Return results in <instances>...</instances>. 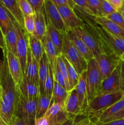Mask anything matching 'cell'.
Wrapping results in <instances>:
<instances>
[{
	"label": "cell",
	"instance_id": "3",
	"mask_svg": "<svg viewBox=\"0 0 124 125\" xmlns=\"http://www.w3.org/2000/svg\"><path fill=\"white\" fill-rule=\"evenodd\" d=\"M124 96V94L122 92L97 95L88 104L83 116L88 117L95 122L105 111L119 101Z\"/></svg>",
	"mask_w": 124,
	"mask_h": 125
},
{
	"label": "cell",
	"instance_id": "36",
	"mask_svg": "<svg viewBox=\"0 0 124 125\" xmlns=\"http://www.w3.org/2000/svg\"><path fill=\"white\" fill-rule=\"evenodd\" d=\"M17 1L24 17L35 15L28 0H17Z\"/></svg>",
	"mask_w": 124,
	"mask_h": 125
},
{
	"label": "cell",
	"instance_id": "23",
	"mask_svg": "<svg viewBox=\"0 0 124 125\" xmlns=\"http://www.w3.org/2000/svg\"><path fill=\"white\" fill-rule=\"evenodd\" d=\"M46 13L44 7L41 12L35 13V32L34 35L42 41L47 32Z\"/></svg>",
	"mask_w": 124,
	"mask_h": 125
},
{
	"label": "cell",
	"instance_id": "19",
	"mask_svg": "<svg viewBox=\"0 0 124 125\" xmlns=\"http://www.w3.org/2000/svg\"><path fill=\"white\" fill-rule=\"evenodd\" d=\"M41 42H42L45 54L48 59L49 63L51 68L52 69V71L54 73L56 69V66H57V57L60 54H58L55 46L50 40L47 34Z\"/></svg>",
	"mask_w": 124,
	"mask_h": 125
},
{
	"label": "cell",
	"instance_id": "44",
	"mask_svg": "<svg viewBox=\"0 0 124 125\" xmlns=\"http://www.w3.org/2000/svg\"><path fill=\"white\" fill-rule=\"evenodd\" d=\"M73 125H97L96 123L92 120H91L89 118L84 116V117L80 118L79 120L75 119Z\"/></svg>",
	"mask_w": 124,
	"mask_h": 125
},
{
	"label": "cell",
	"instance_id": "41",
	"mask_svg": "<svg viewBox=\"0 0 124 125\" xmlns=\"http://www.w3.org/2000/svg\"><path fill=\"white\" fill-rule=\"evenodd\" d=\"M53 77H54L55 81L68 91V87H67L65 79H64V76L62 74V73L60 72L59 68H58L57 66H56V69L55 70L54 73H53Z\"/></svg>",
	"mask_w": 124,
	"mask_h": 125
},
{
	"label": "cell",
	"instance_id": "39",
	"mask_svg": "<svg viewBox=\"0 0 124 125\" xmlns=\"http://www.w3.org/2000/svg\"><path fill=\"white\" fill-rule=\"evenodd\" d=\"M106 18L113 21L124 30V18L119 11L114 12L112 14L107 16Z\"/></svg>",
	"mask_w": 124,
	"mask_h": 125
},
{
	"label": "cell",
	"instance_id": "48",
	"mask_svg": "<svg viewBox=\"0 0 124 125\" xmlns=\"http://www.w3.org/2000/svg\"><path fill=\"white\" fill-rule=\"evenodd\" d=\"M35 125H50L49 120L45 117L35 119Z\"/></svg>",
	"mask_w": 124,
	"mask_h": 125
},
{
	"label": "cell",
	"instance_id": "15",
	"mask_svg": "<svg viewBox=\"0 0 124 125\" xmlns=\"http://www.w3.org/2000/svg\"><path fill=\"white\" fill-rule=\"evenodd\" d=\"M75 89L77 94L79 105L82 112V116H83L84 112L88 104L86 84V71L83 72L80 75L79 82Z\"/></svg>",
	"mask_w": 124,
	"mask_h": 125
},
{
	"label": "cell",
	"instance_id": "47",
	"mask_svg": "<svg viewBox=\"0 0 124 125\" xmlns=\"http://www.w3.org/2000/svg\"><path fill=\"white\" fill-rule=\"evenodd\" d=\"M124 0H108L109 3L116 11H119L123 4Z\"/></svg>",
	"mask_w": 124,
	"mask_h": 125
},
{
	"label": "cell",
	"instance_id": "2",
	"mask_svg": "<svg viewBox=\"0 0 124 125\" xmlns=\"http://www.w3.org/2000/svg\"><path fill=\"white\" fill-rule=\"evenodd\" d=\"M94 35L102 54L120 57L124 52V40L115 36L98 24H85Z\"/></svg>",
	"mask_w": 124,
	"mask_h": 125
},
{
	"label": "cell",
	"instance_id": "11",
	"mask_svg": "<svg viewBox=\"0 0 124 125\" xmlns=\"http://www.w3.org/2000/svg\"><path fill=\"white\" fill-rule=\"evenodd\" d=\"M44 10L46 19L60 32L66 35L68 29L66 27L62 17L55 5L51 0H44Z\"/></svg>",
	"mask_w": 124,
	"mask_h": 125
},
{
	"label": "cell",
	"instance_id": "51",
	"mask_svg": "<svg viewBox=\"0 0 124 125\" xmlns=\"http://www.w3.org/2000/svg\"><path fill=\"white\" fill-rule=\"evenodd\" d=\"M77 117H74V116H71L69 117L68 119H67L64 123H62L61 125H73L74 122H75V119H76Z\"/></svg>",
	"mask_w": 124,
	"mask_h": 125
},
{
	"label": "cell",
	"instance_id": "54",
	"mask_svg": "<svg viewBox=\"0 0 124 125\" xmlns=\"http://www.w3.org/2000/svg\"><path fill=\"white\" fill-rule=\"evenodd\" d=\"M119 58H120V60L122 61H124V52H123L122 54H121V56L119 57Z\"/></svg>",
	"mask_w": 124,
	"mask_h": 125
},
{
	"label": "cell",
	"instance_id": "28",
	"mask_svg": "<svg viewBox=\"0 0 124 125\" xmlns=\"http://www.w3.org/2000/svg\"><path fill=\"white\" fill-rule=\"evenodd\" d=\"M68 95V92L54 81L53 93L50 105L52 103H57L64 107Z\"/></svg>",
	"mask_w": 124,
	"mask_h": 125
},
{
	"label": "cell",
	"instance_id": "17",
	"mask_svg": "<svg viewBox=\"0 0 124 125\" xmlns=\"http://www.w3.org/2000/svg\"><path fill=\"white\" fill-rule=\"evenodd\" d=\"M38 62L33 56L29 48L27 54L24 76L29 80L38 83Z\"/></svg>",
	"mask_w": 124,
	"mask_h": 125
},
{
	"label": "cell",
	"instance_id": "55",
	"mask_svg": "<svg viewBox=\"0 0 124 125\" xmlns=\"http://www.w3.org/2000/svg\"><path fill=\"white\" fill-rule=\"evenodd\" d=\"M0 125H6V123L2 121V120L1 119V118L0 117Z\"/></svg>",
	"mask_w": 124,
	"mask_h": 125
},
{
	"label": "cell",
	"instance_id": "40",
	"mask_svg": "<svg viewBox=\"0 0 124 125\" xmlns=\"http://www.w3.org/2000/svg\"><path fill=\"white\" fill-rule=\"evenodd\" d=\"M102 2V16L103 17H106L107 16L116 12L114 7L111 5L108 0H101Z\"/></svg>",
	"mask_w": 124,
	"mask_h": 125
},
{
	"label": "cell",
	"instance_id": "22",
	"mask_svg": "<svg viewBox=\"0 0 124 125\" xmlns=\"http://www.w3.org/2000/svg\"><path fill=\"white\" fill-rule=\"evenodd\" d=\"M94 20L96 24L100 26L111 34L124 40V30L113 21L103 17H96Z\"/></svg>",
	"mask_w": 124,
	"mask_h": 125
},
{
	"label": "cell",
	"instance_id": "30",
	"mask_svg": "<svg viewBox=\"0 0 124 125\" xmlns=\"http://www.w3.org/2000/svg\"><path fill=\"white\" fill-rule=\"evenodd\" d=\"M50 104H51V100L46 94H42L40 95L38 101L35 119L44 117L49 107Z\"/></svg>",
	"mask_w": 124,
	"mask_h": 125
},
{
	"label": "cell",
	"instance_id": "49",
	"mask_svg": "<svg viewBox=\"0 0 124 125\" xmlns=\"http://www.w3.org/2000/svg\"><path fill=\"white\" fill-rule=\"evenodd\" d=\"M99 125H124V118L111 121V122H108V123H105Z\"/></svg>",
	"mask_w": 124,
	"mask_h": 125
},
{
	"label": "cell",
	"instance_id": "16",
	"mask_svg": "<svg viewBox=\"0 0 124 125\" xmlns=\"http://www.w3.org/2000/svg\"><path fill=\"white\" fill-rule=\"evenodd\" d=\"M66 35L73 44V45L75 46V48L82 55V56L87 61V62L91 61L92 59L94 58L89 49L77 35H75V33L72 31L68 30L66 33Z\"/></svg>",
	"mask_w": 124,
	"mask_h": 125
},
{
	"label": "cell",
	"instance_id": "37",
	"mask_svg": "<svg viewBox=\"0 0 124 125\" xmlns=\"http://www.w3.org/2000/svg\"><path fill=\"white\" fill-rule=\"evenodd\" d=\"M90 9L96 17L102 16V2L101 0H87Z\"/></svg>",
	"mask_w": 124,
	"mask_h": 125
},
{
	"label": "cell",
	"instance_id": "53",
	"mask_svg": "<svg viewBox=\"0 0 124 125\" xmlns=\"http://www.w3.org/2000/svg\"><path fill=\"white\" fill-rule=\"evenodd\" d=\"M119 12L121 13V15H122L123 18H124V0L123 1V4L122 6L121 7V8L120 9V10H119Z\"/></svg>",
	"mask_w": 124,
	"mask_h": 125
},
{
	"label": "cell",
	"instance_id": "27",
	"mask_svg": "<svg viewBox=\"0 0 124 125\" xmlns=\"http://www.w3.org/2000/svg\"><path fill=\"white\" fill-rule=\"evenodd\" d=\"M11 17L12 15L9 11L0 3V28L4 37L10 29L13 28Z\"/></svg>",
	"mask_w": 124,
	"mask_h": 125
},
{
	"label": "cell",
	"instance_id": "20",
	"mask_svg": "<svg viewBox=\"0 0 124 125\" xmlns=\"http://www.w3.org/2000/svg\"><path fill=\"white\" fill-rule=\"evenodd\" d=\"M46 25H47V34L50 40L54 45L58 51V54H61L63 48V42H64V35L62 32L56 29L52 24V23L46 19Z\"/></svg>",
	"mask_w": 124,
	"mask_h": 125
},
{
	"label": "cell",
	"instance_id": "33",
	"mask_svg": "<svg viewBox=\"0 0 124 125\" xmlns=\"http://www.w3.org/2000/svg\"><path fill=\"white\" fill-rule=\"evenodd\" d=\"M64 110V107L57 103H52L50 105L44 117L47 119H52L57 117L61 112Z\"/></svg>",
	"mask_w": 124,
	"mask_h": 125
},
{
	"label": "cell",
	"instance_id": "14",
	"mask_svg": "<svg viewBox=\"0 0 124 125\" xmlns=\"http://www.w3.org/2000/svg\"><path fill=\"white\" fill-rule=\"evenodd\" d=\"M64 110L71 116H82V112L79 105L77 94L75 88L68 92V96L64 104Z\"/></svg>",
	"mask_w": 124,
	"mask_h": 125
},
{
	"label": "cell",
	"instance_id": "10",
	"mask_svg": "<svg viewBox=\"0 0 124 125\" xmlns=\"http://www.w3.org/2000/svg\"><path fill=\"white\" fill-rule=\"evenodd\" d=\"M98 63L101 79L108 77L120 63V58L114 54H101L95 58Z\"/></svg>",
	"mask_w": 124,
	"mask_h": 125
},
{
	"label": "cell",
	"instance_id": "9",
	"mask_svg": "<svg viewBox=\"0 0 124 125\" xmlns=\"http://www.w3.org/2000/svg\"><path fill=\"white\" fill-rule=\"evenodd\" d=\"M3 56L6 57L9 70L18 90L24 76L19 59L7 49L3 52Z\"/></svg>",
	"mask_w": 124,
	"mask_h": 125
},
{
	"label": "cell",
	"instance_id": "46",
	"mask_svg": "<svg viewBox=\"0 0 124 125\" xmlns=\"http://www.w3.org/2000/svg\"><path fill=\"white\" fill-rule=\"evenodd\" d=\"M123 118H124V107L121 110V111H119L117 114H116L115 115H114V116L111 117V118L107 119L103 123H108V122H111V121L123 119ZM102 124H103V123H102Z\"/></svg>",
	"mask_w": 124,
	"mask_h": 125
},
{
	"label": "cell",
	"instance_id": "21",
	"mask_svg": "<svg viewBox=\"0 0 124 125\" xmlns=\"http://www.w3.org/2000/svg\"><path fill=\"white\" fill-rule=\"evenodd\" d=\"M0 3L9 11L18 24L24 28V17L19 8L17 0H0Z\"/></svg>",
	"mask_w": 124,
	"mask_h": 125
},
{
	"label": "cell",
	"instance_id": "52",
	"mask_svg": "<svg viewBox=\"0 0 124 125\" xmlns=\"http://www.w3.org/2000/svg\"><path fill=\"white\" fill-rule=\"evenodd\" d=\"M4 71V61H1L0 60V85H1L2 77H3Z\"/></svg>",
	"mask_w": 124,
	"mask_h": 125
},
{
	"label": "cell",
	"instance_id": "31",
	"mask_svg": "<svg viewBox=\"0 0 124 125\" xmlns=\"http://www.w3.org/2000/svg\"><path fill=\"white\" fill-rule=\"evenodd\" d=\"M62 57H63V60H64L66 66L67 73H68V78L69 83V87H70L71 90H72V89H74L76 87V85H77L80 75L78 74V73L75 70L74 67L69 63V61L63 55H62Z\"/></svg>",
	"mask_w": 124,
	"mask_h": 125
},
{
	"label": "cell",
	"instance_id": "43",
	"mask_svg": "<svg viewBox=\"0 0 124 125\" xmlns=\"http://www.w3.org/2000/svg\"><path fill=\"white\" fill-rule=\"evenodd\" d=\"M51 1L57 7L66 6L74 9L75 6V4L73 2V0H51Z\"/></svg>",
	"mask_w": 124,
	"mask_h": 125
},
{
	"label": "cell",
	"instance_id": "38",
	"mask_svg": "<svg viewBox=\"0 0 124 125\" xmlns=\"http://www.w3.org/2000/svg\"><path fill=\"white\" fill-rule=\"evenodd\" d=\"M7 125H35V119L23 118L14 116Z\"/></svg>",
	"mask_w": 124,
	"mask_h": 125
},
{
	"label": "cell",
	"instance_id": "1",
	"mask_svg": "<svg viewBox=\"0 0 124 125\" xmlns=\"http://www.w3.org/2000/svg\"><path fill=\"white\" fill-rule=\"evenodd\" d=\"M3 61L4 63V71L1 83L0 117L7 125L15 116L18 92L9 70L7 61L4 56Z\"/></svg>",
	"mask_w": 124,
	"mask_h": 125
},
{
	"label": "cell",
	"instance_id": "45",
	"mask_svg": "<svg viewBox=\"0 0 124 125\" xmlns=\"http://www.w3.org/2000/svg\"><path fill=\"white\" fill-rule=\"evenodd\" d=\"M120 92L124 94V61H120Z\"/></svg>",
	"mask_w": 124,
	"mask_h": 125
},
{
	"label": "cell",
	"instance_id": "24",
	"mask_svg": "<svg viewBox=\"0 0 124 125\" xmlns=\"http://www.w3.org/2000/svg\"><path fill=\"white\" fill-rule=\"evenodd\" d=\"M38 84L40 95L44 94V85L49 67V63L46 54L44 52L38 63Z\"/></svg>",
	"mask_w": 124,
	"mask_h": 125
},
{
	"label": "cell",
	"instance_id": "13",
	"mask_svg": "<svg viewBox=\"0 0 124 125\" xmlns=\"http://www.w3.org/2000/svg\"><path fill=\"white\" fill-rule=\"evenodd\" d=\"M57 7L68 30H72L85 25V23L77 17L74 9L66 6H60Z\"/></svg>",
	"mask_w": 124,
	"mask_h": 125
},
{
	"label": "cell",
	"instance_id": "32",
	"mask_svg": "<svg viewBox=\"0 0 124 125\" xmlns=\"http://www.w3.org/2000/svg\"><path fill=\"white\" fill-rule=\"evenodd\" d=\"M53 84H54V77H53V72L49 65V67L48 73L46 78V82L44 85V94H46L49 100L51 101V98L52 96L53 93Z\"/></svg>",
	"mask_w": 124,
	"mask_h": 125
},
{
	"label": "cell",
	"instance_id": "12",
	"mask_svg": "<svg viewBox=\"0 0 124 125\" xmlns=\"http://www.w3.org/2000/svg\"><path fill=\"white\" fill-rule=\"evenodd\" d=\"M72 31L85 43L91 51L94 58L102 54L94 35L85 24L83 26L75 28Z\"/></svg>",
	"mask_w": 124,
	"mask_h": 125
},
{
	"label": "cell",
	"instance_id": "25",
	"mask_svg": "<svg viewBox=\"0 0 124 125\" xmlns=\"http://www.w3.org/2000/svg\"><path fill=\"white\" fill-rule=\"evenodd\" d=\"M124 107V96L119 101L112 105L110 107L105 111L96 120L95 123L99 125L104 123L107 119L114 116Z\"/></svg>",
	"mask_w": 124,
	"mask_h": 125
},
{
	"label": "cell",
	"instance_id": "26",
	"mask_svg": "<svg viewBox=\"0 0 124 125\" xmlns=\"http://www.w3.org/2000/svg\"><path fill=\"white\" fill-rule=\"evenodd\" d=\"M27 39L29 49H30L34 58L39 63L44 52L42 42L35 37L34 35H30L28 34Z\"/></svg>",
	"mask_w": 124,
	"mask_h": 125
},
{
	"label": "cell",
	"instance_id": "50",
	"mask_svg": "<svg viewBox=\"0 0 124 125\" xmlns=\"http://www.w3.org/2000/svg\"><path fill=\"white\" fill-rule=\"evenodd\" d=\"M0 48L2 49V52H4V51H6V43H5L4 37L3 34H2L1 28H0Z\"/></svg>",
	"mask_w": 124,
	"mask_h": 125
},
{
	"label": "cell",
	"instance_id": "29",
	"mask_svg": "<svg viewBox=\"0 0 124 125\" xmlns=\"http://www.w3.org/2000/svg\"><path fill=\"white\" fill-rule=\"evenodd\" d=\"M4 40L6 49L17 57V36L14 27L5 35Z\"/></svg>",
	"mask_w": 124,
	"mask_h": 125
},
{
	"label": "cell",
	"instance_id": "6",
	"mask_svg": "<svg viewBox=\"0 0 124 125\" xmlns=\"http://www.w3.org/2000/svg\"><path fill=\"white\" fill-rule=\"evenodd\" d=\"M18 92L15 116L23 118L35 119L39 98H28L21 94L19 91Z\"/></svg>",
	"mask_w": 124,
	"mask_h": 125
},
{
	"label": "cell",
	"instance_id": "35",
	"mask_svg": "<svg viewBox=\"0 0 124 125\" xmlns=\"http://www.w3.org/2000/svg\"><path fill=\"white\" fill-rule=\"evenodd\" d=\"M57 66L58 67V68H59L60 71V72L62 73V74H63V76H64V79H65L66 83V84H67V87H68V91L69 92L71 90V89H70V87H69V81H68L66 66L65 63H64V60H63V57H62V54H60L59 56L57 57Z\"/></svg>",
	"mask_w": 124,
	"mask_h": 125
},
{
	"label": "cell",
	"instance_id": "4",
	"mask_svg": "<svg viewBox=\"0 0 124 125\" xmlns=\"http://www.w3.org/2000/svg\"><path fill=\"white\" fill-rule=\"evenodd\" d=\"M62 54L74 67L79 75L87 70L88 62L82 55L77 51L66 34L64 35Z\"/></svg>",
	"mask_w": 124,
	"mask_h": 125
},
{
	"label": "cell",
	"instance_id": "18",
	"mask_svg": "<svg viewBox=\"0 0 124 125\" xmlns=\"http://www.w3.org/2000/svg\"><path fill=\"white\" fill-rule=\"evenodd\" d=\"M18 91L28 98H37L40 95L38 83L29 80L24 76Z\"/></svg>",
	"mask_w": 124,
	"mask_h": 125
},
{
	"label": "cell",
	"instance_id": "7",
	"mask_svg": "<svg viewBox=\"0 0 124 125\" xmlns=\"http://www.w3.org/2000/svg\"><path fill=\"white\" fill-rule=\"evenodd\" d=\"M17 36V57L19 59L24 75L28 48L27 34L13 18H11Z\"/></svg>",
	"mask_w": 124,
	"mask_h": 125
},
{
	"label": "cell",
	"instance_id": "56",
	"mask_svg": "<svg viewBox=\"0 0 124 125\" xmlns=\"http://www.w3.org/2000/svg\"><path fill=\"white\" fill-rule=\"evenodd\" d=\"M1 89L0 88V101H1Z\"/></svg>",
	"mask_w": 124,
	"mask_h": 125
},
{
	"label": "cell",
	"instance_id": "8",
	"mask_svg": "<svg viewBox=\"0 0 124 125\" xmlns=\"http://www.w3.org/2000/svg\"><path fill=\"white\" fill-rule=\"evenodd\" d=\"M120 92V61L114 70L102 81L96 96Z\"/></svg>",
	"mask_w": 124,
	"mask_h": 125
},
{
	"label": "cell",
	"instance_id": "42",
	"mask_svg": "<svg viewBox=\"0 0 124 125\" xmlns=\"http://www.w3.org/2000/svg\"><path fill=\"white\" fill-rule=\"evenodd\" d=\"M34 13L41 12L44 7V0H28Z\"/></svg>",
	"mask_w": 124,
	"mask_h": 125
},
{
	"label": "cell",
	"instance_id": "5",
	"mask_svg": "<svg viewBox=\"0 0 124 125\" xmlns=\"http://www.w3.org/2000/svg\"><path fill=\"white\" fill-rule=\"evenodd\" d=\"M98 63L95 58L88 62L86 71V84L88 103L97 95L102 83Z\"/></svg>",
	"mask_w": 124,
	"mask_h": 125
},
{
	"label": "cell",
	"instance_id": "34",
	"mask_svg": "<svg viewBox=\"0 0 124 125\" xmlns=\"http://www.w3.org/2000/svg\"><path fill=\"white\" fill-rule=\"evenodd\" d=\"M24 28L28 34L34 35L35 32V15L24 17Z\"/></svg>",
	"mask_w": 124,
	"mask_h": 125
},
{
	"label": "cell",
	"instance_id": "57",
	"mask_svg": "<svg viewBox=\"0 0 124 125\" xmlns=\"http://www.w3.org/2000/svg\"><path fill=\"white\" fill-rule=\"evenodd\" d=\"M0 88H1V85H0Z\"/></svg>",
	"mask_w": 124,
	"mask_h": 125
}]
</instances>
